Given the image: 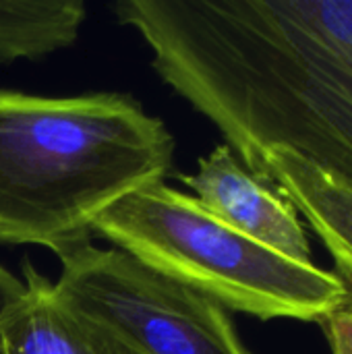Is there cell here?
Returning <instances> with one entry per match:
<instances>
[{"label":"cell","mask_w":352,"mask_h":354,"mask_svg":"<svg viewBox=\"0 0 352 354\" xmlns=\"http://www.w3.org/2000/svg\"><path fill=\"white\" fill-rule=\"evenodd\" d=\"M85 15L81 0H0V64L73 46Z\"/></svg>","instance_id":"cell-8"},{"label":"cell","mask_w":352,"mask_h":354,"mask_svg":"<svg viewBox=\"0 0 352 354\" xmlns=\"http://www.w3.org/2000/svg\"><path fill=\"white\" fill-rule=\"evenodd\" d=\"M25 295H27L25 282L15 278L8 270L0 266V324L21 305Z\"/></svg>","instance_id":"cell-10"},{"label":"cell","mask_w":352,"mask_h":354,"mask_svg":"<svg viewBox=\"0 0 352 354\" xmlns=\"http://www.w3.org/2000/svg\"><path fill=\"white\" fill-rule=\"evenodd\" d=\"M203 209L232 230L299 263L311 261V243L295 205L249 172L228 145L199 160L195 174L178 176Z\"/></svg>","instance_id":"cell-5"},{"label":"cell","mask_w":352,"mask_h":354,"mask_svg":"<svg viewBox=\"0 0 352 354\" xmlns=\"http://www.w3.org/2000/svg\"><path fill=\"white\" fill-rule=\"evenodd\" d=\"M23 276L27 295L0 324V354H137L60 303L54 284L29 261Z\"/></svg>","instance_id":"cell-7"},{"label":"cell","mask_w":352,"mask_h":354,"mask_svg":"<svg viewBox=\"0 0 352 354\" xmlns=\"http://www.w3.org/2000/svg\"><path fill=\"white\" fill-rule=\"evenodd\" d=\"M93 232L224 309L266 322L324 324L349 295L334 272L278 255L164 183L116 201Z\"/></svg>","instance_id":"cell-3"},{"label":"cell","mask_w":352,"mask_h":354,"mask_svg":"<svg viewBox=\"0 0 352 354\" xmlns=\"http://www.w3.org/2000/svg\"><path fill=\"white\" fill-rule=\"evenodd\" d=\"M286 197L330 251L336 276L352 297V189L309 160L272 149L249 170Z\"/></svg>","instance_id":"cell-6"},{"label":"cell","mask_w":352,"mask_h":354,"mask_svg":"<svg viewBox=\"0 0 352 354\" xmlns=\"http://www.w3.org/2000/svg\"><path fill=\"white\" fill-rule=\"evenodd\" d=\"M54 292L137 354H253L220 303L120 249L58 257Z\"/></svg>","instance_id":"cell-4"},{"label":"cell","mask_w":352,"mask_h":354,"mask_svg":"<svg viewBox=\"0 0 352 354\" xmlns=\"http://www.w3.org/2000/svg\"><path fill=\"white\" fill-rule=\"evenodd\" d=\"M172 156L166 124L131 95L0 89V243L58 257L91 243L95 220L164 183Z\"/></svg>","instance_id":"cell-2"},{"label":"cell","mask_w":352,"mask_h":354,"mask_svg":"<svg viewBox=\"0 0 352 354\" xmlns=\"http://www.w3.org/2000/svg\"><path fill=\"white\" fill-rule=\"evenodd\" d=\"M114 10L247 170L286 149L352 189V0H122Z\"/></svg>","instance_id":"cell-1"},{"label":"cell","mask_w":352,"mask_h":354,"mask_svg":"<svg viewBox=\"0 0 352 354\" xmlns=\"http://www.w3.org/2000/svg\"><path fill=\"white\" fill-rule=\"evenodd\" d=\"M324 330L332 354H352V297L346 295V301L324 322Z\"/></svg>","instance_id":"cell-9"}]
</instances>
